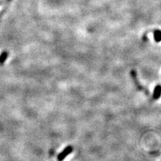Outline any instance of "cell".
<instances>
[{"instance_id":"5","label":"cell","mask_w":161,"mask_h":161,"mask_svg":"<svg viewBox=\"0 0 161 161\" xmlns=\"http://www.w3.org/2000/svg\"><path fill=\"white\" fill-rule=\"evenodd\" d=\"M154 39L157 42H159L161 41V32L160 30H156L154 32Z\"/></svg>"},{"instance_id":"2","label":"cell","mask_w":161,"mask_h":161,"mask_svg":"<svg viewBox=\"0 0 161 161\" xmlns=\"http://www.w3.org/2000/svg\"><path fill=\"white\" fill-rule=\"evenodd\" d=\"M160 95H161V86L160 85H158L157 86H156L155 89H154V93H153V97H154V99H159Z\"/></svg>"},{"instance_id":"1","label":"cell","mask_w":161,"mask_h":161,"mask_svg":"<svg viewBox=\"0 0 161 161\" xmlns=\"http://www.w3.org/2000/svg\"><path fill=\"white\" fill-rule=\"evenodd\" d=\"M73 148L71 146H69L65 148L64 150H62V152H60V154H58V156H57V158H58V161H62L65 159V158L67 157V156L69 155V154H71V152H73Z\"/></svg>"},{"instance_id":"4","label":"cell","mask_w":161,"mask_h":161,"mask_svg":"<svg viewBox=\"0 0 161 161\" xmlns=\"http://www.w3.org/2000/svg\"><path fill=\"white\" fill-rule=\"evenodd\" d=\"M8 56V53L7 52H4L1 54V56H0V65H2L4 63V62L7 59V57Z\"/></svg>"},{"instance_id":"3","label":"cell","mask_w":161,"mask_h":161,"mask_svg":"<svg viewBox=\"0 0 161 161\" xmlns=\"http://www.w3.org/2000/svg\"><path fill=\"white\" fill-rule=\"evenodd\" d=\"M12 1V0H5V3H5V5H4V6H3V9H2L1 10V12H0V20H1L2 16H3L4 14H5L6 10H7L8 7H9L10 3H11Z\"/></svg>"}]
</instances>
